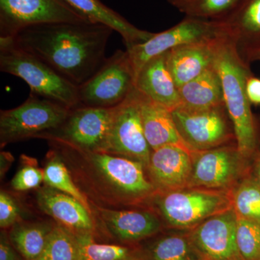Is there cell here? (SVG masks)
<instances>
[{
    "label": "cell",
    "instance_id": "cell-27",
    "mask_svg": "<svg viewBox=\"0 0 260 260\" xmlns=\"http://www.w3.org/2000/svg\"><path fill=\"white\" fill-rule=\"evenodd\" d=\"M231 197L237 218L260 223V186L249 173L231 190Z\"/></svg>",
    "mask_w": 260,
    "mask_h": 260
},
{
    "label": "cell",
    "instance_id": "cell-2",
    "mask_svg": "<svg viewBox=\"0 0 260 260\" xmlns=\"http://www.w3.org/2000/svg\"><path fill=\"white\" fill-rule=\"evenodd\" d=\"M114 30L99 23H57L23 29L9 41L35 56L76 86L83 85L102 66Z\"/></svg>",
    "mask_w": 260,
    "mask_h": 260
},
{
    "label": "cell",
    "instance_id": "cell-29",
    "mask_svg": "<svg viewBox=\"0 0 260 260\" xmlns=\"http://www.w3.org/2000/svg\"><path fill=\"white\" fill-rule=\"evenodd\" d=\"M149 254L151 260H200L187 232L160 238Z\"/></svg>",
    "mask_w": 260,
    "mask_h": 260
},
{
    "label": "cell",
    "instance_id": "cell-7",
    "mask_svg": "<svg viewBox=\"0 0 260 260\" xmlns=\"http://www.w3.org/2000/svg\"><path fill=\"white\" fill-rule=\"evenodd\" d=\"M172 115L179 135L192 151L237 144L225 104L198 109L179 107Z\"/></svg>",
    "mask_w": 260,
    "mask_h": 260
},
{
    "label": "cell",
    "instance_id": "cell-6",
    "mask_svg": "<svg viewBox=\"0 0 260 260\" xmlns=\"http://www.w3.org/2000/svg\"><path fill=\"white\" fill-rule=\"evenodd\" d=\"M70 110L58 103L30 93L21 105L0 112L1 146L39 138L55 131L64 124Z\"/></svg>",
    "mask_w": 260,
    "mask_h": 260
},
{
    "label": "cell",
    "instance_id": "cell-34",
    "mask_svg": "<svg viewBox=\"0 0 260 260\" xmlns=\"http://www.w3.org/2000/svg\"><path fill=\"white\" fill-rule=\"evenodd\" d=\"M246 92L251 106H260V78L252 73L246 79Z\"/></svg>",
    "mask_w": 260,
    "mask_h": 260
},
{
    "label": "cell",
    "instance_id": "cell-16",
    "mask_svg": "<svg viewBox=\"0 0 260 260\" xmlns=\"http://www.w3.org/2000/svg\"><path fill=\"white\" fill-rule=\"evenodd\" d=\"M36 199L43 213L75 235H96L95 215L70 195L44 185L38 189Z\"/></svg>",
    "mask_w": 260,
    "mask_h": 260
},
{
    "label": "cell",
    "instance_id": "cell-13",
    "mask_svg": "<svg viewBox=\"0 0 260 260\" xmlns=\"http://www.w3.org/2000/svg\"><path fill=\"white\" fill-rule=\"evenodd\" d=\"M114 108L80 106L71 109L64 124L55 131L41 135L54 137L85 150L104 152L112 124Z\"/></svg>",
    "mask_w": 260,
    "mask_h": 260
},
{
    "label": "cell",
    "instance_id": "cell-12",
    "mask_svg": "<svg viewBox=\"0 0 260 260\" xmlns=\"http://www.w3.org/2000/svg\"><path fill=\"white\" fill-rule=\"evenodd\" d=\"M152 149L145 138L137 89L114 107L112 124L104 153L133 159L148 167Z\"/></svg>",
    "mask_w": 260,
    "mask_h": 260
},
{
    "label": "cell",
    "instance_id": "cell-11",
    "mask_svg": "<svg viewBox=\"0 0 260 260\" xmlns=\"http://www.w3.org/2000/svg\"><path fill=\"white\" fill-rule=\"evenodd\" d=\"M223 27L216 20L186 17L165 31L154 34L143 44L126 49L135 73V78L145 63L174 48L224 37Z\"/></svg>",
    "mask_w": 260,
    "mask_h": 260
},
{
    "label": "cell",
    "instance_id": "cell-8",
    "mask_svg": "<svg viewBox=\"0 0 260 260\" xmlns=\"http://www.w3.org/2000/svg\"><path fill=\"white\" fill-rule=\"evenodd\" d=\"M135 87V73L127 51L117 50L83 85L78 86L80 106L114 108Z\"/></svg>",
    "mask_w": 260,
    "mask_h": 260
},
{
    "label": "cell",
    "instance_id": "cell-30",
    "mask_svg": "<svg viewBox=\"0 0 260 260\" xmlns=\"http://www.w3.org/2000/svg\"><path fill=\"white\" fill-rule=\"evenodd\" d=\"M242 0H190L180 10L186 17L206 20H221L237 8Z\"/></svg>",
    "mask_w": 260,
    "mask_h": 260
},
{
    "label": "cell",
    "instance_id": "cell-26",
    "mask_svg": "<svg viewBox=\"0 0 260 260\" xmlns=\"http://www.w3.org/2000/svg\"><path fill=\"white\" fill-rule=\"evenodd\" d=\"M44 182L45 185L75 198L94 214L90 200L77 185L66 164L54 148H51L47 155V162L44 169Z\"/></svg>",
    "mask_w": 260,
    "mask_h": 260
},
{
    "label": "cell",
    "instance_id": "cell-9",
    "mask_svg": "<svg viewBox=\"0 0 260 260\" xmlns=\"http://www.w3.org/2000/svg\"><path fill=\"white\" fill-rule=\"evenodd\" d=\"M250 162L237 144L195 151L188 187L230 191L249 174Z\"/></svg>",
    "mask_w": 260,
    "mask_h": 260
},
{
    "label": "cell",
    "instance_id": "cell-23",
    "mask_svg": "<svg viewBox=\"0 0 260 260\" xmlns=\"http://www.w3.org/2000/svg\"><path fill=\"white\" fill-rule=\"evenodd\" d=\"M179 92L180 107L198 109L224 104L221 80L215 63L199 76L179 87Z\"/></svg>",
    "mask_w": 260,
    "mask_h": 260
},
{
    "label": "cell",
    "instance_id": "cell-25",
    "mask_svg": "<svg viewBox=\"0 0 260 260\" xmlns=\"http://www.w3.org/2000/svg\"><path fill=\"white\" fill-rule=\"evenodd\" d=\"M79 260H151L149 251L137 246L103 244L93 235H76Z\"/></svg>",
    "mask_w": 260,
    "mask_h": 260
},
{
    "label": "cell",
    "instance_id": "cell-20",
    "mask_svg": "<svg viewBox=\"0 0 260 260\" xmlns=\"http://www.w3.org/2000/svg\"><path fill=\"white\" fill-rule=\"evenodd\" d=\"M135 88L172 112L180 107L179 88L168 65V51L143 65L135 78Z\"/></svg>",
    "mask_w": 260,
    "mask_h": 260
},
{
    "label": "cell",
    "instance_id": "cell-21",
    "mask_svg": "<svg viewBox=\"0 0 260 260\" xmlns=\"http://www.w3.org/2000/svg\"><path fill=\"white\" fill-rule=\"evenodd\" d=\"M138 92L143 130L152 150L174 145L194 153L179 135L172 111Z\"/></svg>",
    "mask_w": 260,
    "mask_h": 260
},
{
    "label": "cell",
    "instance_id": "cell-31",
    "mask_svg": "<svg viewBox=\"0 0 260 260\" xmlns=\"http://www.w3.org/2000/svg\"><path fill=\"white\" fill-rule=\"evenodd\" d=\"M237 242L244 260H260V223L237 218Z\"/></svg>",
    "mask_w": 260,
    "mask_h": 260
},
{
    "label": "cell",
    "instance_id": "cell-17",
    "mask_svg": "<svg viewBox=\"0 0 260 260\" xmlns=\"http://www.w3.org/2000/svg\"><path fill=\"white\" fill-rule=\"evenodd\" d=\"M246 64L260 54V0H242L225 18L216 20Z\"/></svg>",
    "mask_w": 260,
    "mask_h": 260
},
{
    "label": "cell",
    "instance_id": "cell-14",
    "mask_svg": "<svg viewBox=\"0 0 260 260\" xmlns=\"http://www.w3.org/2000/svg\"><path fill=\"white\" fill-rule=\"evenodd\" d=\"M237 220L231 208L187 231L200 260H244L237 245Z\"/></svg>",
    "mask_w": 260,
    "mask_h": 260
},
{
    "label": "cell",
    "instance_id": "cell-15",
    "mask_svg": "<svg viewBox=\"0 0 260 260\" xmlns=\"http://www.w3.org/2000/svg\"><path fill=\"white\" fill-rule=\"evenodd\" d=\"M93 213L106 232L120 242L135 243L153 237L161 230L162 222L151 208L123 210L92 205Z\"/></svg>",
    "mask_w": 260,
    "mask_h": 260
},
{
    "label": "cell",
    "instance_id": "cell-18",
    "mask_svg": "<svg viewBox=\"0 0 260 260\" xmlns=\"http://www.w3.org/2000/svg\"><path fill=\"white\" fill-rule=\"evenodd\" d=\"M193 153L174 145L152 150L147 172L158 192L188 187L192 172Z\"/></svg>",
    "mask_w": 260,
    "mask_h": 260
},
{
    "label": "cell",
    "instance_id": "cell-10",
    "mask_svg": "<svg viewBox=\"0 0 260 260\" xmlns=\"http://www.w3.org/2000/svg\"><path fill=\"white\" fill-rule=\"evenodd\" d=\"M90 22L64 0H0V38L43 24Z\"/></svg>",
    "mask_w": 260,
    "mask_h": 260
},
{
    "label": "cell",
    "instance_id": "cell-35",
    "mask_svg": "<svg viewBox=\"0 0 260 260\" xmlns=\"http://www.w3.org/2000/svg\"><path fill=\"white\" fill-rule=\"evenodd\" d=\"M0 260H21L5 233H2L0 239Z\"/></svg>",
    "mask_w": 260,
    "mask_h": 260
},
{
    "label": "cell",
    "instance_id": "cell-37",
    "mask_svg": "<svg viewBox=\"0 0 260 260\" xmlns=\"http://www.w3.org/2000/svg\"><path fill=\"white\" fill-rule=\"evenodd\" d=\"M14 158H13L12 154L9 152L2 151L0 153V174L1 177L4 176L8 169H10V166L13 164Z\"/></svg>",
    "mask_w": 260,
    "mask_h": 260
},
{
    "label": "cell",
    "instance_id": "cell-32",
    "mask_svg": "<svg viewBox=\"0 0 260 260\" xmlns=\"http://www.w3.org/2000/svg\"><path fill=\"white\" fill-rule=\"evenodd\" d=\"M22 165L11 181V186L18 191L37 189L44 181V169H39L37 160L22 155Z\"/></svg>",
    "mask_w": 260,
    "mask_h": 260
},
{
    "label": "cell",
    "instance_id": "cell-36",
    "mask_svg": "<svg viewBox=\"0 0 260 260\" xmlns=\"http://www.w3.org/2000/svg\"><path fill=\"white\" fill-rule=\"evenodd\" d=\"M249 174L260 186V144L251 158Z\"/></svg>",
    "mask_w": 260,
    "mask_h": 260
},
{
    "label": "cell",
    "instance_id": "cell-24",
    "mask_svg": "<svg viewBox=\"0 0 260 260\" xmlns=\"http://www.w3.org/2000/svg\"><path fill=\"white\" fill-rule=\"evenodd\" d=\"M54 225L45 223L19 222L11 228L9 239L25 260H37L47 245Z\"/></svg>",
    "mask_w": 260,
    "mask_h": 260
},
{
    "label": "cell",
    "instance_id": "cell-3",
    "mask_svg": "<svg viewBox=\"0 0 260 260\" xmlns=\"http://www.w3.org/2000/svg\"><path fill=\"white\" fill-rule=\"evenodd\" d=\"M214 63L221 80L224 104L234 126L238 150L251 160L260 144V129L246 92V79L252 73L250 67L241 59L227 37L220 43Z\"/></svg>",
    "mask_w": 260,
    "mask_h": 260
},
{
    "label": "cell",
    "instance_id": "cell-38",
    "mask_svg": "<svg viewBox=\"0 0 260 260\" xmlns=\"http://www.w3.org/2000/svg\"><path fill=\"white\" fill-rule=\"evenodd\" d=\"M167 1L180 11L190 0H167Z\"/></svg>",
    "mask_w": 260,
    "mask_h": 260
},
{
    "label": "cell",
    "instance_id": "cell-4",
    "mask_svg": "<svg viewBox=\"0 0 260 260\" xmlns=\"http://www.w3.org/2000/svg\"><path fill=\"white\" fill-rule=\"evenodd\" d=\"M148 206L167 226L189 231L207 219L232 208V201L231 191L186 187L158 191Z\"/></svg>",
    "mask_w": 260,
    "mask_h": 260
},
{
    "label": "cell",
    "instance_id": "cell-28",
    "mask_svg": "<svg viewBox=\"0 0 260 260\" xmlns=\"http://www.w3.org/2000/svg\"><path fill=\"white\" fill-rule=\"evenodd\" d=\"M80 246L75 234L59 224L54 225L47 245L37 260H79Z\"/></svg>",
    "mask_w": 260,
    "mask_h": 260
},
{
    "label": "cell",
    "instance_id": "cell-22",
    "mask_svg": "<svg viewBox=\"0 0 260 260\" xmlns=\"http://www.w3.org/2000/svg\"><path fill=\"white\" fill-rule=\"evenodd\" d=\"M77 12L93 23L104 24L119 32L126 49L143 44L153 37L155 32L137 28L124 17L104 5L100 0H64Z\"/></svg>",
    "mask_w": 260,
    "mask_h": 260
},
{
    "label": "cell",
    "instance_id": "cell-33",
    "mask_svg": "<svg viewBox=\"0 0 260 260\" xmlns=\"http://www.w3.org/2000/svg\"><path fill=\"white\" fill-rule=\"evenodd\" d=\"M21 213L18 202L5 190L0 192V226L6 229L21 221Z\"/></svg>",
    "mask_w": 260,
    "mask_h": 260
},
{
    "label": "cell",
    "instance_id": "cell-39",
    "mask_svg": "<svg viewBox=\"0 0 260 260\" xmlns=\"http://www.w3.org/2000/svg\"><path fill=\"white\" fill-rule=\"evenodd\" d=\"M256 61H260V54L258 56L257 59H256Z\"/></svg>",
    "mask_w": 260,
    "mask_h": 260
},
{
    "label": "cell",
    "instance_id": "cell-1",
    "mask_svg": "<svg viewBox=\"0 0 260 260\" xmlns=\"http://www.w3.org/2000/svg\"><path fill=\"white\" fill-rule=\"evenodd\" d=\"M60 155L80 190L92 205L120 209L148 206L158 192L142 162L104 152L85 150L69 142L46 136Z\"/></svg>",
    "mask_w": 260,
    "mask_h": 260
},
{
    "label": "cell",
    "instance_id": "cell-19",
    "mask_svg": "<svg viewBox=\"0 0 260 260\" xmlns=\"http://www.w3.org/2000/svg\"><path fill=\"white\" fill-rule=\"evenodd\" d=\"M225 37L184 44L168 51V65L178 88L214 64L219 46Z\"/></svg>",
    "mask_w": 260,
    "mask_h": 260
},
{
    "label": "cell",
    "instance_id": "cell-5",
    "mask_svg": "<svg viewBox=\"0 0 260 260\" xmlns=\"http://www.w3.org/2000/svg\"><path fill=\"white\" fill-rule=\"evenodd\" d=\"M0 70L23 80L31 93L70 109L80 107L78 87L35 56L0 39Z\"/></svg>",
    "mask_w": 260,
    "mask_h": 260
}]
</instances>
